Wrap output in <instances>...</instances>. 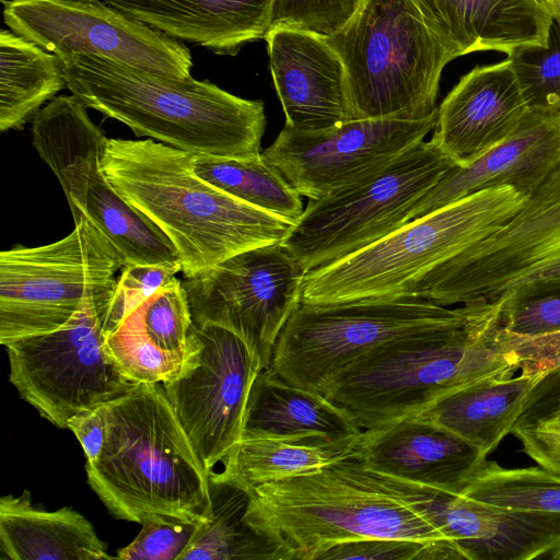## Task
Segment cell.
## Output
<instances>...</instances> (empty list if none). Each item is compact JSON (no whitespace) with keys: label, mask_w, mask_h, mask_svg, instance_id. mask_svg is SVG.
Returning <instances> with one entry per match:
<instances>
[{"label":"cell","mask_w":560,"mask_h":560,"mask_svg":"<svg viewBox=\"0 0 560 560\" xmlns=\"http://www.w3.org/2000/svg\"><path fill=\"white\" fill-rule=\"evenodd\" d=\"M194 154L152 139H107L101 167L119 195L171 242L184 277L281 243L292 223L199 177Z\"/></svg>","instance_id":"1"},{"label":"cell","mask_w":560,"mask_h":560,"mask_svg":"<svg viewBox=\"0 0 560 560\" xmlns=\"http://www.w3.org/2000/svg\"><path fill=\"white\" fill-rule=\"evenodd\" d=\"M67 88L85 107L128 126L136 136L194 155L250 159L261 153V101L209 80L168 77L91 55L59 56Z\"/></svg>","instance_id":"2"},{"label":"cell","mask_w":560,"mask_h":560,"mask_svg":"<svg viewBox=\"0 0 560 560\" xmlns=\"http://www.w3.org/2000/svg\"><path fill=\"white\" fill-rule=\"evenodd\" d=\"M503 330V302H489L465 325L404 337L368 352L322 394L363 431L385 427L477 381L513 376L518 364Z\"/></svg>","instance_id":"3"},{"label":"cell","mask_w":560,"mask_h":560,"mask_svg":"<svg viewBox=\"0 0 560 560\" xmlns=\"http://www.w3.org/2000/svg\"><path fill=\"white\" fill-rule=\"evenodd\" d=\"M107 430L88 482L110 514L128 522H200L209 474L161 383L138 384L105 406Z\"/></svg>","instance_id":"4"},{"label":"cell","mask_w":560,"mask_h":560,"mask_svg":"<svg viewBox=\"0 0 560 560\" xmlns=\"http://www.w3.org/2000/svg\"><path fill=\"white\" fill-rule=\"evenodd\" d=\"M250 488L249 522L282 541L292 560H317L335 545L366 538L445 544L459 550L386 476L355 457Z\"/></svg>","instance_id":"5"},{"label":"cell","mask_w":560,"mask_h":560,"mask_svg":"<svg viewBox=\"0 0 560 560\" xmlns=\"http://www.w3.org/2000/svg\"><path fill=\"white\" fill-rule=\"evenodd\" d=\"M527 197L511 187L459 198L330 265L306 273L302 302L406 296L440 265L501 229Z\"/></svg>","instance_id":"6"},{"label":"cell","mask_w":560,"mask_h":560,"mask_svg":"<svg viewBox=\"0 0 560 560\" xmlns=\"http://www.w3.org/2000/svg\"><path fill=\"white\" fill-rule=\"evenodd\" d=\"M327 40L347 69L354 119L419 120L438 113L441 74L456 57L415 0H364Z\"/></svg>","instance_id":"7"},{"label":"cell","mask_w":560,"mask_h":560,"mask_svg":"<svg viewBox=\"0 0 560 560\" xmlns=\"http://www.w3.org/2000/svg\"><path fill=\"white\" fill-rule=\"evenodd\" d=\"M488 303L452 308L412 296L301 302L277 339L268 369L290 384L323 393L368 352L404 337L465 325Z\"/></svg>","instance_id":"8"},{"label":"cell","mask_w":560,"mask_h":560,"mask_svg":"<svg viewBox=\"0 0 560 560\" xmlns=\"http://www.w3.org/2000/svg\"><path fill=\"white\" fill-rule=\"evenodd\" d=\"M126 261L89 220L66 237L0 253V342L47 334L68 324L91 300L112 298Z\"/></svg>","instance_id":"9"},{"label":"cell","mask_w":560,"mask_h":560,"mask_svg":"<svg viewBox=\"0 0 560 560\" xmlns=\"http://www.w3.org/2000/svg\"><path fill=\"white\" fill-rule=\"evenodd\" d=\"M454 166L423 140L376 175L308 200L281 244L305 273L338 261L406 224L415 205Z\"/></svg>","instance_id":"10"},{"label":"cell","mask_w":560,"mask_h":560,"mask_svg":"<svg viewBox=\"0 0 560 560\" xmlns=\"http://www.w3.org/2000/svg\"><path fill=\"white\" fill-rule=\"evenodd\" d=\"M75 96H56L32 120L33 145L56 175L73 221L92 222L126 265L180 261L171 242L131 207L105 176L107 137Z\"/></svg>","instance_id":"11"},{"label":"cell","mask_w":560,"mask_h":560,"mask_svg":"<svg viewBox=\"0 0 560 560\" xmlns=\"http://www.w3.org/2000/svg\"><path fill=\"white\" fill-rule=\"evenodd\" d=\"M112 298L91 300L61 328L5 346L9 380L20 396L58 428L107 405L138 384L107 346L104 318Z\"/></svg>","instance_id":"12"},{"label":"cell","mask_w":560,"mask_h":560,"mask_svg":"<svg viewBox=\"0 0 560 560\" xmlns=\"http://www.w3.org/2000/svg\"><path fill=\"white\" fill-rule=\"evenodd\" d=\"M560 262V161L501 229L440 265L407 296L451 306L494 302Z\"/></svg>","instance_id":"13"},{"label":"cell","mask_w":560,"mask_h":560,"mask_svg":"<svg viewBox=\"0 0 560 560\" xmlns=\"http://www.w3.org/2000/svg\"><path fill=\"white\" fill-rule=\"evenodd\" d=\"M191 335L186 365L162 385L209 474L241 442L248 395L265 365L257 349L231 329L194 323Z\"/></svg>","instance_id":"14"},{"label":"cell","mask_w":560,"mask_h":560,"mask_svg":"<svg viewBox=\"0 0 560 560\" xmlns=\"http://www.w3.org/2000/svg\"><path fill=\"white\" fill-rule=\"evenodd\" d=\"M305 271L281 244L248 249L182 281L192 322L225 327L268 369L284 325L302 302Z\"/></svg>","instance_id":"15"},{"label":"cell","mask_w":560,"mask_h":560,"mask_svg":"<svg viewBox=\"0 0 560 560\" xmlns=\"http://www.w3.org/2000/svg\"><path fill=\"white\" fill-rule=\"evenodd\" d=\"M15 34L56 56L91 55L154 73L191 78L189 48L102 0H7Z\"/></svg>","instance_id":"16"},{"label":"cell","mask_w":560,"mask_h":560,"mask_svg":"<svg viewBox=\"0 0 560 560\" xmlns=\"http://www.w3.org/2000/svg\"><path fill=\"white\" fill-rule=\"evenodd\" d=\"M436 117L354 119L319 131L284 125L261 156L300 196L317 200L383 171L423 141Z\"/></svg>","instance_id":"17"},{"label":"cell","mask_w":560,"mask_h":560,"mask_svg":"<svg viewBox=\"0 0 560 560\" xmlns=\"http://www.w3.org/2000/svg\"><path fill=\"white\" fill-rule=\"evenodd\" d=\"M388 478L406 502L459 548L465 560H560V513L495 506Z\"/></svg>","instance_id":"18"},{"label":"cell","mask_w":560,"mask_h":560,"mask_svg":"<svg viewBox=\"0 0 560 560\" xmlns=\"http://www.w3.org/2000/svg\"><path fill=\"white\" fill-rule=\"evenodd\" d=\"M264 39L285 126L319 131L354 120L347 69L327 38L270 27Z\"/></svg>","instance_id":"19"},{"label":"cell","mask_w":560,"mask_h":560,"mask_svg":"<svg viewBox=\"0 0 560 560\" xmlns=\"http://www.w3.org/2000/svg\"><path fill=\"white\" fill-rule=\"evenodd\" d=\"M529 112L511 61L477 66L438 107L430 141L457 167H467L510 137Z\"/></svg>","instance_id":"20"},{"label":"cell","mask_w":560,"mask_h":560,"mask_svg":"<svg viewBox=\"0 0 560 560\" xmlns=\"http://www.w3.org/2000/svg\"><path fill=\"white\" fill-rule=\"evenodd\" d=\"M355 458L375 472L454 494H462L487 460L456 434L417 416L363 431Z\"/></svg>","instance_id":"21"},{"label":"cell","mask_w":560,"mask_h":560,"mask_svg":"<svg viewBox=\"0 0 560 560\" xmlns=\"http://www.w3.org/2000/svg\"><path fill=\"white\" fill-rule=\"evenodd\" d=\"M559 161L560 114L529 110L504 141L469 166H454L415 205L407 223L487 188L508 186L528 197Z\"/></svg>","instance_id":"22"},{"label":"cell","mask_w":560,"mask_h":560,"mask_svg":"<svg viewBox=\"0 0 560 560\" xmlns=\"http://www.w3.org/2000/svg\"><path fill=\"white\" fill-rule=\"evenodd\" d=\"M192 324L185 289L175 277L129 313L106 341L129 380L163 384L182 372L192 352Z\"/></svg>","instance_id":"23"},{"label":"cell","mask_w":560,"mask_h":560,"mask_svg":"<svg viewBox=\"0 0 560 560\" xmlns=\"http://www.w3.org/2000/svg\"><path fill=\"white\" fill-rule=\"evenodd\" d=\"M427 24L457 58L546 46L553 16L544 0H415Z\"/></svg>","instance_id":"24"},{"label":"cell","mask_w":560,"mask_h":560,"mask_svg":"<svg viewBox=\"0 0 560 560\" xmlns=\"http://www.w3.org/2000/svg\"><path fill=\"white\" fill-rule=\"evenodd\" d=\"M183 43L234 56L265 38L276 0H102Z\"/></svg>","instance_id":"25"},{"label":"cell","mask_w":560,"mask_h":560,"mask_svg":"<svg viewBox=\"0 0 560 560\" xmlns=\"http://www.w3.org/2000/svg\"><path fill=\"white\" fill-rule=\"evenodd\" d=\"M362 433L352 417L324 394L290 384L270 369L262 370L252 385L242 440L310 436L338 440Z\"/></svg>","instance_id":"26"},{"label":"cell","mask_w":560,"mask_h":560,"mask_svg":"<svg viewBox=\"0 0 560 560\" xmlns=\"http://www.w3.org/2000/svg\"><path fill=\"white\" fill-rule=\"evenodd\" d=\"M0 542L12 560H106V544L92 523L72 508L47 511L28 491L0 500Z\"/></svg>","instance_id":"27"},{"label":"cell","mask_w":560,"mask_h":560,"mask_svg":"<svg viewBox=\"0 0 560 560\" xmlns=\"http://www.w3.org/2000/svg\"><path fill=\"white\" fill-rule=\"evenodd\" d=\"M539 377L521 373L483 378L443 396L416 416L443 427L487 456L512 433Z\"/></svg>","instance_id":"28"},{"label":"cell","mask_w":560,"mask_h":560,"mask_svg":"<svg viewBox=\"0 0 560 560\" xmlns=\"http://www.w3.org/2000/svg\"><path fill=\"white\" fill-rule=\"evenodd\" d=\"M210 509L179 560H292L282 541L248 520L252 488L222 470L209 472Z\"/></svg>","instance_id":"29"},{"label":"cell","mask_w":560,"mask_h":560,"mask_svg":"<svg viewBox=\"0 0 560 560\" xmlns=\"http://www.w3.org/2000/svg\"><path fill=\"white\" fill-rule=\"evenodd\" d=\"M63 88L67 81L58 56L11 30H1V132L22 129Z\"/></svg>","instance_id":"30"},{"label":"cell","mask_w":560,"mask_h":560,"mask_svg":"<svg viewBox=\"0 0 560 560\" xmlns=\"http://www.w3.org/2000/svg\"><path fill=\"white\" fill-rule=\"evenodd\" d=\"M362 435V434H361ZM359 436L242 440L223 470L249 487L307 475L355 457Z\"/></svg>","instance_id":"31"},{"label":"cell","mask_w":560,"mask_h":560,"mask_svg":"<svg viewBox=\"0 0 560 560\" xmlns=\"http://www.w3.org/2000/svg\"><path fill=\"white\" fill-rule=\"evenodd\" d=\"M192 168L234 198L294 224L303 213L301 196L261 156L229 159L194 155Z\"/></svg>","instance_id":"32"},{"label":"cell","mask_w":560,"mask_h":560,"mask_svg":"<svg viewBox=\"0 0 560 560\" xmlns=\"http://www.w3.org/2000/svg\"><path fill=\"white\" fill-rule=\"evenodd\" d=\"M462 494L506 509L560 513V476L541 466L504 468L486 460Z\"/></svg>","instance_id":"33"},{"label":"cell","mask_w":560,"mask_h":560,"mask_svg":"<svg viewBox=\"0 0 560 560\" xmlns=\"http://www.w3.org/2000/svg\"><path fill=\"white\" fill-rule=\"evenodd\" d=\"M529 110L560 114V27L546 46H522L508 55Z\"/></svg>","instance_id":"34"},{"label":"cell","mask_w":560,"mask_h":560,"mask_svg":"<svg viewBox=\"0 0 560 560\" xmlns=\"http://www.w3.org/2000/svg\"><path fill=\"white\" fill-rule=\"evenodd\" d=\"M364 0H276L271 26L330 38L355 16Z\"/></svg>","instance_id":"35"},{"label":"cell","mask_w":560,"mask_h":560,"mask_svg":"<svg viewBox=\"0 0 560 560\" xmlns=\"http://www.w3.org/2000/svg\"><path fill=\"white\" fill-rule=\"evenodd\" d=\"M179 271L180 261L126 265L117 279L104 318L106 334L113 331L129 313L174 279Z\"/></svg>","instance_id":"36"},{"label":"cell","mask_w":560,"mask_h":560,"mask_svg":"<svg viewBox=\"0 0 560 560\" xmlns=\"http://www.w3.org/2000/svg\"><path fill=\"white\" fill-rule=\"evenodd\" d=\"M464 560L458 549L396 538H366L335 545L317 560Z\"/></svg>","instance_id":"37"},{"label":"cell","mask_w":560,"mask_h":560,"mask_svg":"<svg viewBox=\"0 0 560 560\" xmlns=\"http://www.w3.org/2000/svg\"><path fill=\"white\" fill-rule=\"evenodd\" d=\"M201 522V521H200ZM200 522L148 521L138 536L116 556L121 560H179Z\"/></svg>","instance_id":"38"},{"label":"cell","mask_w":560,"mask_h":560,"mask_svg":"<svg viewBox=\"0 0 560 560\" xmlns=\"http://www.w3.org/2000/svg\"><path fill=\"white\" fill-rule=\"evenodd\" d=\"M503 338L522 374L542 376L560 369V329L537 335H517L504 329Z\"/></svg>","instance_id":"39"},{"label":"cell","mask_w":560,"mask_h":560,"mask_svg":"<svg viewBox=\"0 0 560 560\" xmlns=\"http://www.w3.org/2000/svg\"><path fill=\"white\" fill-rule=\"evenodd\" d=\"M503 301L504 329L517 335H537L560 329V295Z\"/></svg>","instance_id":"40"},{"label":"cell","mask_w":560,"mask_h":560,"mask_svg":"<svg viewBox=\"0 0 560 560\" xmlns=\"http://www.w3.org/2000/svg\"><path fill=\"white\" fill-rule=\"evenodd\" d=\"M559 415L560 369H556L534 384L512 431L542 427Z\"/></svg>","instance_id":"41"},{"label":"cell","mask_w":560,"mask_h":560,"mask_svg":"<svg viewBox=\"0 0 560 560\" xmlns=\"http://www.w3.org/2000/svg\"><path fill=\"white\" fill-rule=\"evenodd\" d=\"M512 433L534 462L560 476V432L534 428L517 429Z\"/></svg>","instance_id":"42"},{"label":"cell","mask_w":560,"mask_h":560,"mask_svg":"<svg viewBox=\"0 0 560 560\" xmlns=\"http://www.w3.org/2000/svg\"><path fill=\"white\" fill-rule=\"evenodd\" d=\"M105 406L80 413L68 422L67 429L77 436L86 462L97 457L105 441L107 430Z\"/></svg>","instance_id":"43"},{"label":"cell","mask_w":560,"mask_h":560,"mask_svg":"<svg viewBox=\"0 0 560 560\" xmlns=\"http://www.w3.org/2000/svg\"><path fill=\"white\" fill-rule=\"evenodd\" d=\"M539 428L551 430L555 432H560V415Z\"/></svg>","instance_id":"44"},{"label":"cell","mask_w":560,"mask_h":560,"mask_svg":"<svg viewBox=\"0 0 560 560\" xmlns=\"http://www.w3.org/2000/svg\"><path fill=\"white\" fill-rule=\"evenodd\" d=\"M555 1L558 3V5L560 8V1L559 0H555ZM558 27H560V26H558Z\"/></svg>","instance_id":"45"},{"label":"cell","mask_w":560,"mask_h":560,"mask_svg":"<svg viewBox=\"0 0 560 560\" xmlns=\"http://www.w3.org/2000/svg\"><path fill=\"white\" fill-rule=\"evenodd\" d=\"M3 3L7 1V0H1Z\"/></svg>","instance_id":"46"},{"label":"cell","mask_w":560,"mask_h":560,"mask_svg":"<svg viewBox=\"0 0 560 560\" xmlns=\"http://www.w3.org/2000/svg\"><path fill=\"white\" fill-rule=\"evenodd\" d=\"M560 1V0H559Z\"/></svg>","instance_id":"47"}]
</instances>
